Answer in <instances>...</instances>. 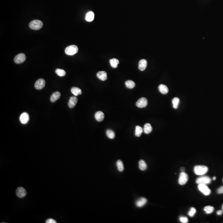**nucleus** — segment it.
Masks as SVG:
<instances>
[{"label":"nucleus","instance_id":"f257e3e1","mask_svg":"<svg viewBox=\"0 0 223 223\" xmlns=\"http://www.w3.org/2000/svg\"><path fill=\"white\" fill-rule=\"evenodd\" d=\"M208 171V168L206 166L197 165L195 167L194 171L196 174L197 175H204L207 173Z\"/></svg>","mask_w":223,"mask_h":223},{"label":"nucleus","instance_id":"f03ea898","mask_svg":"<svg viewBox=\"0 0 223 223\" xmlns=\"http://www.w3.org/2000/svg\"><path fill=\"white\" fill-rule=\"evenodd\" d=\"M29 26L33 30H39L43 26V23L39 20H34L30 22Z\"/></svg>","mask_w":223,"mask_h":223},{"label":"nucleus","instance_id":"7ed1b4c3","mask_svg":"<svg viewBox=\"0 0 223 223\" xmlns=\"http://www.w3.org/2000/svg\"><path fill=\"white\" fill-rule=\"evenodd\" d=\"M78 48L77 46L72 45L67 47L65 49V53L69 55H74L78 52Z\"/></svg>","mask_w":223,"mask_h":223},{"label":"nucleus","instance_id":"20e7f679","mask_svg":"<svg viewBox=\"0 0 223 223\" xmlns=\"http://www.w3.org/2000/svg\"><path fill=\"white\" fill-rule=\"evenodd\" d=\"M211 179L208 176H201L198 178L196 180V183L198 184H209L211 182Z\"/></svg>","mask_w":223,"mask_h":223},{"label":"nucleus","instance_id":"39448f33","mask_svg":"<svg viewBox=\"0 0 223 223\" xmlns=\"http://www.w3.org/2000/svg\"><path fill=\"white\" fill-rule=\"evenodd\" d=\"M198 188L199 191L205 196H209L211 194V190L206 184H198Z\"/></svg>","mask_w":223,"mask_h":223},{"label":"nucleus","instance_id":"423d86ee","mask_svg":"<svg viewBox=\"0 0 223 223\" xmlns=\"http://www.w3.org/2000/svg\"><path fill=\"white\" fill-rule=\"evenodd\" d=\"M188 180V175L184 172H181L179 175V183L180 185H184L187 183Z\"/></svg>","mask_w":223,"mask_h":223},{"label":"nucleus","instance_id":"0eeeda50","mask_svg":"<svg viewBox=\"0 0 223 223\" xmlns=\"http://www.w3.org/2000/svg\"><path fill=\"white\" fill-rule=\"evenodd\" d=\"M148 104L147 99L145 98H141L137 101L136 106L139 108H144L146 107Z\"/></svg>","mask_w":223,"mask_h":223},{"label":"nucleus","instance_id":"6e6552de","mask_svg":"<svg viewBox=\"0 0 223 223\" xmlns=\"http://www.w3.org/2000/svg\"><path fill=\"white\" fill-rule=\"evenodd\" d=\"M46 82L44 79H39L36 81L35 83L34 87L37 90H41L44 87Z\"/></svg>","mask_w":223,"mask_h":223},{"label":"nucleus","instance_id":"1a4fd4ad","mask_svg":"<svg viewBox=\"0 0 223 223\" xmlns=\"http://www.w3.org/2000/svg\"><path fill=\"white\" fill-rule=\"evenodd\" d=\"M26 60V56L24 53H20L16 55L14 58V62L16 64L23 63Z\"/></svg>","mask_w":223,"mask_h":223},{"label":"nucleus","instance_id":"9d476101","mask_svg":"<svg viewBox=\"0 0 223 223\" xmlns=\"http://www.w3.org/2000/svg\"><path fill=\"white\" fill-rule=\"evenodd\" d=\"M16 195L19 198H23L26 195V191L23 187H19L16 190Z\"/></svg>","mask_w":223,"mask_h":223},{"label":"nucleus","instance_id":"9b49d317","mask_svg":"<svg viewBox=\"0 0 223 223\" xmlns=\"http://www.w3.org/2000/svg\"><path fill=\"white\" fill-rule=\"evenodd\" d=\"M29 119V114L27 113L23 112L21 114L20 117H19V120L20 121L21 123L22 124H26L28 122Z\"/></svg>","mask_w":223,"mask_h":223},{"label":"nucleus","instance_id":"f8f14e48","mask_svg":"<svg viewBox=\"0 0 223 223\" xmlns=\"http://www.w3.org/2000/svg\"><path fill=\"white\" fill-rule=\"evenodd\" d=\"M147 202V200L144 198H141L136 201V204L138 208H141L145 205Z\"/></svg>","mask_w":223,"mask_h":223},{"label":"nucleus","instance_id":"ddd939ff","mask_svg":"<svg viewBox=\"0 0 223 223\" xmlns=\"http://www.w3.org/2000/svg\"><path fill=\"white\" fill-rule=\"evenodd\" d=\"M147 66V61L145 59H142L139 61L138 64V69L140 71H144L145 70Z\"/></svg>","mask_w":223,"mask_h":223},{"label":"nucleus","instance_id":"4468645a","mask_svg":"<svg viewBox=\"0 0 223 223\" xmlns=\"http://www.w3.org/2000/svg\"><path fill=\"white\" fill-rule=\"evenodd\" d=\"M78 101V99L75 96H72L70 98L69 101L68 106L70 108H73L77 104Z\"/></svg>","mask_w":223,"mask_h":223},{"label":"nucleus","instance_id":"2eb2a0df","mask_svg":"<svg viewBox=\"0 0 223 223\" xmlns=\"http://www.w3.org/2000/svg\"><path fill=\"white\" fill-rule=\"evenodd\" d=\"M97 77L102 81H106L107 79V74L105 71H100L97 74Z\"/></svg>","mask_w":223,"mask_h":223},{"label":"nucleus","instance_id":"dca6fc26","mask_svg":"<svg viewBox=\"0 0 223 223\" xmlns=\"http://www.w3.org/2000/svg\"><path fill=\"white\" fill-rule=\"evenodd\" d=\"M95 117L97 121H102L104 119V114L101 111L97 112L95 114Z\"/></svg>","mask_w":223,"mask_h":223},{"label":"nucleus","instance_id":"f3484780","mask_svg":"<svg viewBox=\"0 0 223 223\" xmlns=\"http://www.w3.org/2000/svg\"><path fill=\"white\" fill-rule=\"evenodd\" d=\"M60 96H61V94L59 92L57 91V92L54 93L50 97V101L53 102V103L55 102L56 101L60 99Z\"/></svg>","mask_w":223,"mask_h":223},{"label":"nucleus","instance_id":"a211bd4d","mask_svg":"<svg viewBox=\"0 0 223 223\" xmlns=\"http://www.w3.org/2000/svg\"><path fill=\"white\" fill-rule=\"evenodd\" d=\"M159 90L161 94H166L169 92L168 88L164 84H160L158 87Z\"/></svg>","mask_w":223,"mask_h":223},{"label":"nucleus","instance_id":"6ab92c4d","mask_svg":"<svg viewBox=\"0 0 223 223\" xmlns=\"http://www.w3.org/2000/svg\"><path fill=\"white\" fill-rule=\"evenodd\" d=\"M152 128L150 124L147 123L145 124L144 126L143 131L145 134H149L152 131Z\"/></svg>","mask_w":223,"mask_h":223},{"label":"nucleus","instance_id":"aec40b11","mask_svg":"<svg viewBox=\"0 0 223 223\" xmlns=\"http://www.w3.org/2000/svg\"><path fill=\"white\" fill-rule=\"evenodd\" d=\"M71 92L75 96H78L82 94V90L78 87H72L71 90Z\"/></svg>","mask_w":223,"mask_h":223},{"label":"nucleus","instance_id":"412c9836","mask_svg":"<svg viewBox=\"0 0 223 223\" xmlns=\"http://www.w3.org/2000/svg\"><path fill=\"white\" fill-rule=\"evenodd\" d=\"M86 20L88 22H92L94 19V14L92 11L88 12L86 16Z\"/></svg>","mask_w":223,"mask_h":223},{"label":"nucleus","instance_id":"4be33fe9","mask_svg":"<svg viewBox=\"0 0 223 223\" xmlns=\"http://www.w3.org/2000/svg\"><path fill=\"white\" fill-rule=\"evenodd\" d=\"M143 131V129L139 126H136L135 129V135L136 137H140Z\"/></svg>","mask_w":223,"mask_h":223},{"label":"nucleus","instance_id":"5701e85b","mask_svg":"<svg viewBox=\"0 0 223 223\" xmlns=\"http://www.w3.org/2000/svg\"><path fill=\"white\" fill-rule=\"evenodd\" d=\"M110 62L112 67L114 68H116L117 67L119 63V61L118 59L113 58L110 60Z\"/></svg>","mask_w":223,"mask_h":223},{"label":"nucleus","instance_id":"b1692460","mask_svg":"<svg viewBox=\"0 0 223 223\" xmlns=\"http://www.w3.org/2000/svg\"><path fill=\"white\" fill-rule=\"evenodd\" d=\"M139 167L141 170H145L147 168L146 163L144 160H140L139 162Z\"/></svg>","mask_w":223,"mask_h":223},{"label":"nucleus","instance_id":"393cba45","mask_svg":"<svg viewBox=\"0 0 223 223\" xmlns=\"http://www.w3.org/2000/svg\"><path fill=\"white\" fill-rule=\"evenodd\" d=\"M125 85L128 89H133L135 87V83L132 80H128L125 82Z\"/></svg>","mask_w":223,"mask_h":223},{"label":"nucleus","instance_id":"a878e982","mask_svg":"<svg viewBox=\"0 0 223 223\" xmlns=\"http://www.w3.org/2000/svg\"><path fill=\"white\" fill-rule=\"evenodd\" d=\"M215 208L213 207L207 206L204 208V210L207 214H210L213 212Z\"/></svg>","mask_w":223,"mask_h":223},{"label":"nucleus","instance_id":"bb28decb","mask_svg":"<svg viewBox=\"0 0 223 223\" xmlns=\"http://www.w3.org/2000/svg\"><path fill=\"white\" fill-rule=\"evenodd\" d=\"M116 165L118 169L119 172H122L124 170V164L121 160H119L117 161Z\"/></svg>","mask_w":223,"mask_h":223},{"label":"nucleus","instance_id":"cd10ccee","mask_svg":"<svg viewBox=\"0 0 223 223\" xmlns=\"http://www.w3.org/2000/svg\"><path fill=\"white\" fill-rule=\"evenodd\" d=\"M106 135L110 139H113L115 137V133L111 129H108L106 131Z\"/></svg>","mask_w":223,"mask_h":223},{"label":"nucleus","instance_id":"c85d7f7f","mask_svg":"<svg viewBox=\"0 0 223 223\" xmlns=\"http://www.w3.org/2000/svg\"><path fill=\"white\" fill-rule=\"evenodd\" d=\"M179 101H180V100L178 98H174L172 100L173 108L174 109H177L178 108L179 103Z\"/></svg>","mask_w":223,"mask_h":223},{"label":"nucleus","instance_id":"c756f323","mask_svg":"<svg viewBox=\"0 0 223 223\" xmlns=\"http://www.w3.org/2000/svg\"><path fill=\"white\" fill-rule=\"evenodd\" d=\"M55 72L60 77H64L66 74L65 71L60 69H57L56 70H55Z\"/></svg>","mask_w":223,"mask_h":223},{"label":"nucleus","instance_id":"7c9ffc66","mask_svg":"<svg viewBox=\"0 0 223 223\" xmlns=\"http://www.w3.org/2000/svg\"><path fill=\"white\" fill-rule=\"evenodd\" d=\"M196 212V209L194 208H191V210H190L189 212H188V215L191 217H193L194 216Z\"/></svg>","mask_w":223,"mask_h":223},{"label":"nucleus","instance_id":"2f4dec72","mask_svg":"<svg viewBox=\"0 0 223 223\" xmlns=\"http://www.w3.org/2000/svg\"><path fill=\"white\" fill-rule=\"evenodd\" d=\"M179 220H180V222L183 223H187L188 222V219L187 218V217H180Z\"/></svg>","mask_w":223,"mask_h":223},{"label":"nucleus","instance_id":"473e14b6","mask_svg":"<svg viewBox=\"0 0 223 223\" xmlns=\"http://www.w3.org/2000/svg\"><path fill=\"white\" fill-rule=\"evenodd\" d=\"M46 223H56L57 222L53 219H49L46 220Z\"/></svg>","mask_w":223,"mask_h":223},{"label":"nucleus","instance_id":"72a5a7b5","mask_svg":"<svg viewBox=\"0 0 223 223\" xmlns=\"http://www.w3.org/2000/svg\"><path fill=\"white\" fill-rule=\"evenodd\" d=\"M217 193L218 194H223V186H221L217 189Z\"/></svg>","mask_w":223,"mask_h":223},{"label":"nucleus","instance_id":"f704fd0d","mask_svg":"<svg viewBox=\"0 0 223 223\" xmlns=\"http://www.w3.org/2000/svg\"><path fill=\"white\" fill-rule=\"evenodd\" d=\"M223 213V211L222 210H219V211H217V215H222Z\"/></svg>","mask_w":223,"mask_h":223},{"label":"nucleus","instance_id":"c9c22d12","mask_svg":"<svg viewBox=\"0 0 223 223\" xmlns=\"http://www.w3.org/2000/svg\"><path fill=\"white\" fill-rule=\"evenodd\" d=\"M185 169V168H184V167H182V168H181V172H184Z\"/></svg>","mask_w":223,"mask_h":223},{"label":"nucleus","instance_id":"e433bc0d","mask_svg":"<svg viewBox=\"0 0 223 223\" xmlns=\"http://www.w3.org/2000/svg\"><path fill=\"white\" fill-rule=\"evenodd\" d=\"M213 179V180H216V177H215V176H214V177H213V179Z\"/></svg>","mask_w":223,"mask_h":223},{"label":"nucleus","instance_id":"4c0bfd02","mask_svg":"<svg viewBox=\"0 0 223 223\" xmlns=\"http://www.w3.org/2000/svg\"><path fill=\"white\" fill-rule=\"evenodd\" d=\"M222 210H223V205H222Z\"/></svg>","mask_w":223,"mask_h":223},{"label":"nucleus","instance_id":"58836bf2","mask_svg":"<svg viewBox=\"0 0 223 223\" xmlns=\"http://www.w3.org/2000/svg\"></svg>","mask_w":223,"mask_h":223}]
</instances>
